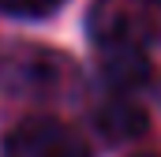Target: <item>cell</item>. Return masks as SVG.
Instances as JSON below:
<instances>
[{
  "mask_svg": "<svg viewBox=\"0 0 161 157\" xmlns=\"http://www.w3.org/2000/svg\"><path fill=\"white\" fill-rule=\"evenodd\" d=\"M4 157H90V146L71 123L53 116H30L8 135Z\"/></svg>",
  "mask_w": 161,
  "mask_h": 157,
  "instance_id": "cell-1",
  "label": "cell"
},
{
  "mask_svg": "<svg viewBox=\"0 0 161 157\" xmlns=\"http://www.w3.org/2000/svg\"><path fill=\"white\" fill-rule=\"evenodd\" d=\"M68 0H0V11L11 19H49Z\"/></svg>",
  "mask_w": 161,
  "mask_h": 157,
  "instance_id": "cell-5",
  "label": "cell"
},
{
  "mask_svg": "<svg viewBox=\"0 0 161 157\" xmlns=\"http://www.w3.org/2000/svg\"><path fill=\"white\" fill-rule=\"evenodd\" d=\"M146 4H161V0H146Z\"/></svg>",
  "mask_w": 161,
  "mask_h": 157,
  "instance_id": "cell-7",
  "label": "cell"
},
{
  "mask_svg": "<svg viewBox=\"0 0 161 157\" xmlns=\"http://www.w3.org/2000/svg\"><path fill=\"white\" fill-rule=\"evenodd\" d=\"M97 127L109 135V138H135V135H142L146 131V112L131 101V97H116L113 94V101L97 112Z\"/></svg>",
  "mask_w": 161,
  "mask_h": 157,
  "instance_id": "cell-4",
  "label": "cell"
},
{
  "mask_svg": "<svg viewBox=\"0 0 161 157\" xmlns=\"http://www.w3.org/2000/svg\"><path fill=\"white\" fill-rule=\"evenodd\" d=\"M135 157H158V154H135Z\"/></svg>",
  "mask_w": 161,
  "mask_h": 157,
  "instance_id": "cell-6",
  "label": "cell"
},
{
  "mask_svg": "<svg viewBox=\"0 0 161 157\" xmlns=\"http://www.w3.org/2000/svg\"><path fill=\"white\" fill-rule=\"evenodd\" d=\"M64 60L41 49H15L8 56H0V82L8 90L19 94H45V90H60L64 82Z\"/></svg>",
  "mask_w": 161,
  "mask_h": 157,
  "instance_id": "cell-2",
  "label": "cell"
},
{
  "mask_svg": "<svg viewBox=\"0 0 161 157\" xmlns=\"http://www.w3.org/2000/svg\"><path fill=\"white\" fill-rule=\"evenodd\" d=\"M94 38L101 49H142V23L124 8V4H113V0H101L94 8Z\"/></svg>",
  "mask_w": 161,
  "mask_h": 157,
  "instance_id": "cell-3",
  "label": "cell"
}]
</instances>
